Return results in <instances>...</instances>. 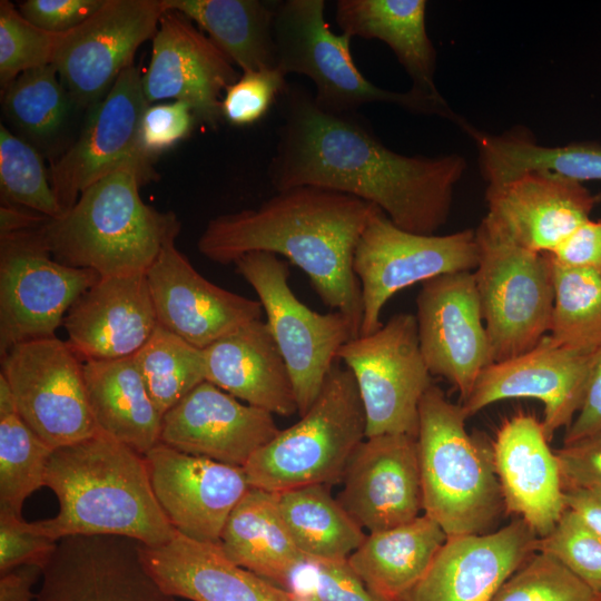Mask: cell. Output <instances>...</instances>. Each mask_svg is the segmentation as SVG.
<instances>
[{
    "instance_id": "cell-1",
    "label": "cell",
    "mask_w": 601,
    "mask_h": 601,
    "mask_svg": "<svg viewBox=\"0 0 601 601\" xmlns=\"http://www.w3.org/2000/svg\"><path fill=\"white\" fill-rule=\"evenodd\" d=\"M283 98L284 124L268 170L276 191L313 186L347 194L415 234L433 235L446 223L466 169L462 156L402 155L354 112L326 110L298 87H287Z\"/></svg>"
},
{
    "instance_id": "cell-2",
    "label": "cell",
    "mask_w": 601,
    "mask_h": 601,
    "mask_svg": "<svg viewBox=\"0 0 601 601\" xmlns=\"http://www.w3.org/2000/svg\"><path fill=\"white\" fill-rule=\"evenodd\" d=\"M378 209L326 188L278 190L256 208L209 219L197 248L221 265L255 252L284 256L307 275L321 300L344 314L359 335L362 293L353 268L354 253Z\"/></svg>"
},
{
    "instance_id": "cell-3",
    "label": "cell",
    "mask_w": 601,
    "mask_h": 601,
    "mask_svg": "<svg viewBox=\"0 0 601 601\" xmlns=\"http://www.w3.org/2000/svg\"><path fill=\"white\" fill-rule=\"evenodd\" d=\"M45 486L58 513L33 522L58 541L72 535H117L159 546L175 535L154 493L145 456L99 432L52 450Z\"/></svg>"
},
{
    "instance_id": "cell-4",
    "label": "cell",
    "mask_w": 601,
    "mask_h": 601,
    "mask_svg": "<svg viewBox=\"0 0 601 601\" xmlns=\"http://www.w3.org/2000/svg\"><path fill=\"white\" fill-rule=\"evenodd\" d=\"M151 181L136 165H125L87 187L69 210L40 227L52 257L100 277L146 275L180 231L175 213L142 200L139 188Z\"/></svg>"
},
{
    "instance_id": "cell-5",
    "label": "cell",
    "mask_w": 601,
    "mask_h": 601,
    "mask_svg": "<svg viewBox=\"0 0 601 601\" xmlns=\"http://www.w3.org/2000/svg\"><path fill=\"white\" fill-rule=\"evenodd\" d=\"M461 404L435 385L420 403L416 436L423 512L449 536L482 534L504 511L492 446L471 435Z\"/></svg>"
},
{
    "instance_id": "cell-6",
    "label": "cell",
    "mask_w": 601,
    "mask_h": 601,
    "mask_svg": "<svg viewBox=\"0 0 601 601\" xmlns=\"http://www.w3.org/2000/svg\"><path fill=\"white\" fill-rule=\"evenodd\" d=\"M244 466L253 487L270 492L342 480L366 439V417L355 378L335 364L309 410Z\"/></svg>"
},
{
    "instance_id": "cell-7",
    "label": "cell",
    "mask_w": 601,
    "mask_h": 601,
    "mask_svg": "<svg viewBox=\"0 0 601 601\" xmlns=\"http://www.w3.org/2000/svg\"><path fill=\"white\" fill-rule=\"evenodd\" d=\"M323 0L278 2L274 18L276 61L286 76L308 77L316 88V102L334 112H354L366 104L383 102L423 115H436L460 125L461 118L446 101L412 89L385 90L371 82L351 55L352 37L335 35L324 19Z\"/></svg>"
},
{
    "instance_id": "cell-8",
    "label": "cell",
    "mask_w": 601,
    "mask_h": 601,
    "mask_svg": "<svg viewBox=\"0 0 601 601\" xmlns=\"http://www.w3.org/2000/svg\"><path fill=\"white\" fill-rule=\"evenodd\" d=\"M473 270L493 363L519 356L548 335L554 290L548 254L526 249L486 217L475 229Z\"/></svg>"
},
{
    "instance_id": "cell-9",
    "label": "cell",
    "mask_w": 601,
    "mask_h": 601,
    "mask_svg": "<svg viewBox=\"0 0 601 601\" xmlns=\"http://www.w3.org/2000/svg\"><path fill=\"white\" fill-rule=\"evenodd\" d=\"M234 265L258 296L286 362L302 416L321 393L339 348L358 335L344 314H321L300 302L288 284V266L276 255L249 253Z\"/></svg>"
},
{
    "instance_id": "cell-10",
    "label": "cell",
    "mask_w": 601,
    "mask_h": 601,
    "mask_svg": "<svg viewBox=\"0 0 601 601\" xmlns=\"http://www.w3.org/2000/svg\"><path fill=\"white\" fill-rule=\"evenodd\" d=\"M337 359L355 378L366 437L417 436L420 403L432 385V375L421 352L415 315L395 314L374 333L351 338L339 348Z\"/></svg>"
},
{
    "instance_id": "cell-11",
    "label": "cell",
    "mask_w": 601,
    "mask_h": 601,
    "mask_svg": "<svg viewBox=\"0 0 601 601\" xmlns=\"http://www.w3.org/2000/svg\"><path fill=\"white\" fill-rule=\"evenodd\" d=\"M479 247L474 229L449 235H422L397 227L381 209L366 224L357 243L353 268L362 293L359 335L378 329L385 304L416 283L473 272Z\"/></svg>"
},
{
    "instance_id": "cell-12",
    "label": "cell",
    "mask_w": 601,
    "mask_h": 601,
    "mask_svg": "<svg viewBox=\"0 0 601 601\" xmlns=\"http://www.w3.org/2000/svg\"><path fill=\"white\" fill-rule=\"evenodd\" d=\"M40 227L0 236V357L19 343L56 336L72 304L100 278L57 262Z\"/></svg>"
},
{
    "instance_id": "cell-13",
    "label": "cell",
    "mask_w": 601,
    "mask_h": 601,
    "mask_svg": "<svg viewBox=\"0 0 601 601\" xmlns=\"http://www.w3.org/2000/svg\"><path fill=\"white\" fill-rule=\"evenodd\" d=\"M81 362L57 336L19 343L1 357L19 416L52 450L99 433Z\"/></svg>"
},
{
    "instance_id": "cell-14",
    "label": "cell",
    "mask_w": 601,
    "mask_h": 601,
    "mask_svg": "<svg viewBox=\"0 0 601 601\" xmlns=\"http://www.w3.org/2000/svg\"><path fill=\"white\" fill-rule=\"evenodd\" d=\"M165 11L162 0H105L60 35L53 65L75 104L92 106L107 95L138 48L152 40Z\"/></svg>"
},
{
    "instance_id": "cell-15",
    "label": "cell",
    "mask_w": 601,
    "mask_h": 601,
    "mask_svg": "<svg viewBox=\"0 0 601 601\" xmlns=\"http://www.w3.org/2000/svg\"><path fill=\"white\" fill-rule=\"evenodd\" d=\"M142 76L135 65L124 70L95 105L78 139L52 164L50 183L62 211L98 179L125 165H136L155 180V160L139 148V126L148 107Z\"/></svg>"
},
{
    "instance_id": "cell-16",
    "label": "cell",
    "mask_w": 601,
    "mask_h": 601,
    "mask_svg": "<svg viewBox=\"0 0 601 601\" xmlns=\"http://www.w3.org/2000/svg\"><path fill=\"white\" fill-rule=\"evenodd\" d=\"M415 317L431 375L454 385L463 403L481 372L493 363L473 272L424 282L416 297Z\"/></svg>"
},
{
    "instance_id": "cell-17",
    "label": "cell",
    "mask_w": 601,
    "mask_h": 601,
    "mask_svg": "<svg viewBox=\"0 0 601 601\" xmlns=\"http://www.w3.org/2000/svg\"><path fill=\"white\" fill-rule=\"evenodd\" d=\"M597 353L566 348L545 335L532 349L485 367L470 396L460 404L469 418L503 400H539L544 406L543 430L551 441L578 414Z\"/></svg>"
},
{
    "instance_id": "cell-18",
    "label": "cell",
    "mask_w": 601,
    "mask_h": 601,
    "mask_svg": "<svg viewBox=\"0 0 601 601\" xmlns=\"http://www.w3.org/2000/svg\"><path fill=\"white\" fill-rule=\"evenodd\" d=\"M36 601H177L147 570L140 543L117 535L58 540Z\"/></svg>"
},
{
    "instance_id": "cell-19",
    "label": "cell",
    "mask_w": 601,
    "mask_h": 601,
    "mask_svg": "<svg viewBox=\"0 0 601 601\" xmlns=\"http://www.w3.org/2000/svg\"><path fill=\"white\" fill-rule=\"evenodd\" d=\"M144 456L156 499L174 529L189 539L219 544L229 515L252 487L244 467L162 442Z\"/></svg>"
},
{
    "instance_id": "cell-20",
    "label": "cell",
    "mask_w": 601,
    "mask_h": 601,
    "mask_svg": "<svg viewBox=\"0 0 601 601\" xmlns=\"http://www.w3.org/2000/svg\"><path fill=\"white\" fill-rule=\"evenodd\" d=\"M238 77L234 63L191 20L177 11L164 12L142 76L148 105L165 99L186 102L196 120L215 129L223 120L224 92Z\"/></svg>"
},
{
    "instance_id": "cell-21",
    "label": "cell",
    "mask_w": 601,
    "mask_h": 601,
    "mask_svg": "<svg viewBox=\"0 0 601 601\" xmlns=\"http://www.w3.org/2000/svg\"><path fill=\"white\" fill-rule=\"evenodd\" d=\"M169 240L146 273L158 325L204 349L240 326L260 319L259 300L205 278Z\"/></svg>"
},
{
    "instance_id": "cell-22",
    "label": "cell",
    "mask_w": 601,
    "mask_h": 601,
    "mask_svg": "<svg viewBox=\"0 0 601 601\" xmlns=\"http://www.w3.org/2000/svg\"><path fill=\"white\" fill-rule=\"evenodd\" d=\"M338 502L370 533L408 523L423 511L416 437H366L343 474Z\"/></svg>"
},
{
    "instance_id": "cell-23",
    "label": "cell",
    "mask_w": 601,
    "mask_h": 601,
    "mask_svg": "<svg viewBox=\"0 0 601 601\" xmlns=\"http://www.w3.org/2000/svg\"><path fill=\"white\" fill-rule=\"evenodd\" d=\"M273 415L205 381L164 414L160 442L244 467L279 433Z\"/></svg>"
},
{
    "instance_id": "cell-24",
    "label": "cell",
    "mask_w": 601,
    "mask_h": 601,
    "mask_svg": "<svg viewBox=\"0 0 601 601\" xmlns=\"http://www.w3.org/2000/svg\"><path fill=\"white\" fill-rule=\"evenodd\" d=\"M538 540L521 518L494 532L449 536L406 601H491Z\"/></svg>"
},
{
    "instance_id": "cell-25",
    "label": "cell",
    "mask_w": 601,
    "mask_h": 601,
    "mask_svg": "<svg viewBox=\"0 0 601 601\" xmlns=\"http://www.w3.org/2000/svg\"><path fill=\"white\" fill-rule=\"evenodd\" d=\"M599 201L583 183L534 171L487 186L485 217L520 246L550 254Z\"/></svg>"
},
{
    "instance_id": "cell-26",
    "label": "cell",
    "mask_w": 601,
    "mask_h": 601,
    "mask_svg": "<svg viewBox=\"0 0 601 601\" xmlns=\"http://www.w3.org/2000/svg\"><path fill=\"white\" fill-rule=\"evenodd\" d=\"M542 422L519 413L506 418L492 442L504 511L521 518L542 538L568 509L555 452Z\"/></svg>"
},
{
    "instance_id": "cell-27",
    "label": "cell",
    "mask_w": 601,
    "mask_h": 601,
    "mask_svg": "<svg viewBox=\"0 0 601 601\" xmlns=\"http://www.w3.org/2000/svg\"><path fill=\"white\" fill-rule=\"evenodd\" d=\"M62 326L82 362L132 356L158 326L146 275L100 277L72 304Z\"/></svg>"
},
{
    "instance_id": "cell-28",
    "label": "cell",
    "mask_w": 601,
    "mask_h": 601,
    "mask_svg": "<svg viewBox=\"0 0 601 601\" xmlns=\"http://www.w3.org/2000/svg\"><path fill=\"white\" fill-rule=\"evenodd\" d=\"M142 561L175 598L190 601H298L287 589L233 562L218 543L179 532L159 546L140 544Z\"/></svg>"
},
{
    "instance_id": "cell-29",
    "label": "cell",
    "mask_w": 601,
    "mask_h": 601,
    "mask_svg": "<svg viewBox=\"0 0 601 601\" xmlns=\"http://www.w3.org/2000/svg\"><path fill=\"white\" fill-rule=\"evenodd\" d=\"M205 378L272 414L297 413L286 362L266 321L249 322L203 349Z\"/></svg>"
},
{
    "instance_id": "cell-30",
    "label": "cell",
    "mask_w": 601,
    "mask_h": 601,
    "mask_svg": "<svg viewBox=\"0 0 601 601\" xmlns=\"http://www.w3.org/2000/svg\"><path fill=\"white\" fill-rule=\"evenodd\" d=\"M425 0H338L335 19L343 33L378 39L395 53L412 90L444 101L434 81L436 53L426 31Z\"/></svg>"
},
{
    "instance_id": "cell-31",
    "label": "cell",
    "mask_w": 601,
    "mask_h": 601,
    "mask_svg": "<svg viewBox=\"0 0 601 601\" xmlns=\"http://www.w3.org/2000/svg\"><path fill=\"white\" fill-rule=\"evenodd\" d=\"M219 545L236 564L287 590L309 560L285 524L278 493L253 486L229 515Z\"/></svg>"
},
{
    "instance_id": "cell-32",
    "label": "cell",
    "mask_w": 601,
    "mask_h": 601,
    "mask_svg": "<svg viewBox=\"0 0 601 601\" xmlns=\"http://www.w3.org/2000/svg\"><path fill=\"white\" fill-rule=\"evenodd\" d=\"M90 411L99 432L145 455L160 442L162 414L132 356L83 362Z\"/></svg>"
},
{
    "instance_id": "cell-33",
    "label": "cell",
    "mask_w": 601,
    "mask_h": 601,
    "mask_svg": "<svg viewBox=\"0 0 601 601\" xmlns=\"http://www.w3.org/2000/svg\"><path fill=\"white\" fill-rule=\"evenodd\" d=\"M446 539L441 526L422 514L408 523L370 533L347 561L376 597L406 601Z\"/></svg>"
},
{
    "instance_id": "cell-34",
    "label": "cell",
    "mask_w": 601,
    "mask_h": 601,
    "mask_svg": "<svg viewBox=\"0 0 601 601\" xmlns=\"http://www.w3.org/2000/svg\"><path fill=\"white\" fill-rule=\"evenodd\" d=\"M206 33L243 72L277 67L276 2L259 0H162Z\"/></svg>"
},
{
    "instance_id": "cell-35",
    "label": "cell",
    "mask_w": 601,
    "mask_h": 601,
    "mask_svg": "<svg viewBox=\"0 0 601 601\" xmlns=\"http://www.w3.org/2000/svg\"><path fill=\"white\" fill-rule=\"evenodd\" d=\"M278 506L292 538L308 559L346 560L366 536L332 496L328 485L279 492Z\"/></svg>"
},
{
    "instance_id": "cell-36",
    "label": "cell",
    "mask_w": 601,
    "mask_h": 601,
    "mask_svg": "<svg viewBox=\"0 0 601 601\" xmlns=\"http://www.w3.org/2000/svg\"><path fill=\"white\" fill-rule=\"evenodd\" d=\"M550 262L554 299L548 335L566 348L598 352L601 348V273Z\"/></svg>"
},
{
    "instance_id": "cell-37",
    "label": "cell",
    "mask_w": 601,
    "mask_h": 601,
    "mask_svg": "<svg viewBox=\"0 0 601 601\" xmlns=\"http://www.w3.org/2000/svg\"><path fill=\"white\" fill-rule=\"evenodd\" d=\"M1 92L6 117L33 141L49 144L65 129L73 100L53 63L21 73Z\"/></svg>"
},
{
    "instance_id": "cell-38",
    "label": "cell",
    "mask_w": 601,
    "mask_h": 601,
    "mask_svg": "<svg viewBox=\"0 0 601 601\" xmlns=\"http://www.w3.org/2000/svg\"><path fill=\"white\" fill-rule=\"evenodd\" d=\"M132 359L162 415L206 381L203 349L160 325Z\"/></svg>"
},
{
    "instance_id": "cell-39",
    "label": "cell",
    "mask_w": 601,
    "mask_h": 601,
    "mask_svg": "<svg viewBox=\"0 0 601 601\" xmlns=\"http://www.w3.org/2000/svg\"><path fill=\"white\" fill-rule=\"evenodd\" d=\"M51 452L18 413L0 416V509L22 516L24 501L45 486Z\"/></svg>"
},
{
    "instance_id": "cell-40",
    "label": "cell",
    "mask_w": 601,
    "mask_h": 601,
    "mask_svg": "<svg viewBox=\"0 0 601 601\" xmlns=\"http://www.w3.org/2000/svg\"><path fill=\"white\" fill-rule=\"evenodd\" d=\"M500 162L509 178L541 171L580 183L601 180V144L580 141L564 146H543L525 131H520L503 142Z\"/></svg>"
},
{
    "instance_id": "cell-41",
    "label": "cell",
    "mask_w": 601,
    "mask_h": 601,
    "mask_svg": "<svg viewBox=\"0 0 601 601\" xmlns=\"http://www.w3.org/2000/svg\"><path fill=\"white\" fill-rule=\"evenodd\" d=\"M1 204L39 213L50 219L63 211L38 150L0 124Z\"/></svg>"
},
{
    "instance_id": "cell-42",
    "label": "cell",
    "mask_w": 601,
    "mask_h": 601,
    "mask_svg": "<svg viewBox=\"0 0 601 601\" xmlns=\"http://www.w3.org/2000/svg\"><path fill=\"white\" fill-rule=\"evenodd\" d=\"M597 594L561 562L536 551L491 601H595Z\"/></svg>"
},
{
    "instance_id": "cell-43",
    "label": "cell",
    "mask_w": 601,
    "mask_h": 601,
    "mask_svg": "<svg viewBox=\"0 0 601 601\" xmlns=\"http://www.w3.org/2000/svg\"><path fill=\"white\" fill-rule=\"evenodd\" d=\"M60 35L37 27L21 14L12 2L1 0V90L23 72L52 65Z\"/></svg>"
},
{
    "instance_id": "cell-44",
    "label": "cell",
    "mask_w": 601,
    "mask_h": 601,
    "mask_svg": "<svg viewBox=\"0 0 601 601\" xmlns=\"http://www.w3.org/2000/svg\"><path fill=\"white\" fill-rule=\"evenodd\" d=\"M536 550L556 559L601 594V535L577 512L568 508L551 532L539 538Z\"/></svg>"
},
{
    "instance_id": "cell-45",
    "label": "cell",
    "mask_w": 601,
    "mask_h": 601,
    "mask_svg": "<svg viewBox=\"0 0 601 601\" xmlns=\"http://www.w3.org/2000/svg\"><path fill=\"white\" fill-rule=\"evenodd\" d=\"M298 601H385L376 597L346 560L309 559L289 588Z\"/></svg>"
},
{
    "instance_id": "cell-46",
    "label": "cell",
    "mask_w": 601,
    "mask_h": 601,
    "mask_svg": "<svg viewBox=\"0 0 601 601\" xmlns=\"http://www.w3.org/2000/svg\"><path fill=\"white\" fill-rule=\"evenodd\" d=\"M287 87L286 75L277 67L244 71L224 92L221 117L234 126L253 125Z\"/></svg>"
},
{
    "instance_id": "cell-47",
    "label": "cell",
    "mask_w": 601,
    "mask_h": 601,
    "mask_svg": "<svg viewBox=\"0 0 601 601\" xmlns=\"http://www.w3.org/2000/svg\"><path fill=\"white\" fill-rule=\"evenodd\" d=\"M57 542L41 533L33 522L0 509V573L27 564L43 568Z\"/></svg>"
},
{
    "instance_id": "cell-48",
    "label": "cell",
    "mask_w": 601,
    "mask_h": 601,
    "mask_svg": "<svg viewBox=\"0 0 601 601\" xmlns=\"http://www.w3.org/2000/svg\"><path fill=\"white\" fill-rule=\"evenodd\" d=\"M196 121L191 107L183 101L149 105L139 126V148L148 158L173 148L187 138Z\"/></svg>"
},
{
    "instance_id": "cell-49",
    "label": "cell",
    "mask_w": 601,
    "mask_h": 601,
    "mask_svg": "<svg viewBox=\"0 0 601 601\" xmlns=\"http://www.w3.org/2000/svg\"><path fill=\"white\" fill-rule=\"evenodd\" d=\"M565 492L601 496V431L555 450Z\"/></svg>"
},
{
    "instance_id": "cell-50",
    "label": "cell",
    "mask_w": 601,
    "mask_h": 601,
    "mask_svg": "<svg viewBox=\"0 0 601 601\" xmlns=\"http://www.w3.org/2000/svg\"><path fill=\"white\" fill-rule=\"evenodd\" d=\"M105 0H27L19 4L20 13L37 27L53 32L66 33L90 16Z\"/></svg>"
},
{
    "instance_id": "cell-51",
    "label": "cell",
    "mask_w": 601,
    "mask_h": 601,
    "mask_svg": "<svg viewBox=\"0 0 601 601\" xmlns=\"http://www.w3.org/2000/svg\"><path fill=\"white\" fill-rule=\"evenodd\" d=\"M548 255L558 265L601 273V218L582 223Z\"/></svg>"
},
{
    "instance_id": "cell-52",
    "label": "cell",
    "mask_w": 601,
    "mask_h": 601,
    "mask_svg": "<svg viewBox=\"0 0 601 601\" xmlns=\"http://www.w3.org/2000/svg\"><path fill=\"white\" fill-rule=\"evenodd\" d=\"M601 431V348L590 374L582 405L566 427L563 444H570Z\"/></svg>"
},
{
    "instance_id": "cell-53",
    "label": "cell",
    "mask_w": 601,
    "mask_h": 601,
    "mask_svg": "<svg viewBox=\"0 0 601 601\" xmlns=\"http://www.w3.org/2000/svg\"><path fill=\"white\" fill-rule=\"evenodd\" d=\"M41 575L42 568L31 564L0 573V601H36L32 588Z\"/></svg>"
},
{
    "instance_id": "cell-54",
    "label": "cell",
    "mask_w": 601,
    "mask_h": 601,
    "mask_svg": "<svg viewBox=\"0 0 601 601\" xmlns=\"http://www.w3.org/2000/svg\"><path fill=\"white\" fill-rule=\"evenodd\" d=\"M50 218L23 207L1 204L0 236L35 229Z\"/></svg>"
},
{
    "instance_id": "cell-55",
    "label": "cell",
    "mask_w": 601,
    "mask_h": 601,
    "mask_svg": "<svg viewBox=\"0 0 601 601\" xmlns=\"http://www.w3.org/2000/svg\"><path fill=\"white\" fill-rule=\"evenodd\" d=\"M566 505L601 535V496L583 491H568Z\"/></svg>"
},
{
    "instance_id": "cell-56",
    "label": "cell",
    "mask_w": 601,
    "mask_h": 601,
    "mask_svg": "<svg viewBox=\"0 0 601 601\" xmlns=\"http://www.w3.org/2000/svg\"><path fill=\"white\" fill-rule=\"evenodd\" d=\"M18 413L13 392L7 378L0 373V416Z\"/></svg>"
},
{
    "instance_id": "cell-57",
    "label": "cell",
    "mask_w": 601,
    "mask_h": 601,
    "mask_svg": "<svg viewBox=\"0 0 601 601\" xmlns=\"http://www.w3.org/2000/svg\"><path fill=\"white\" fill-rule=\"evenodd\" d=\"M595 601H601V594H598V595H597Z\"/></svg>"
}]
</instances>
